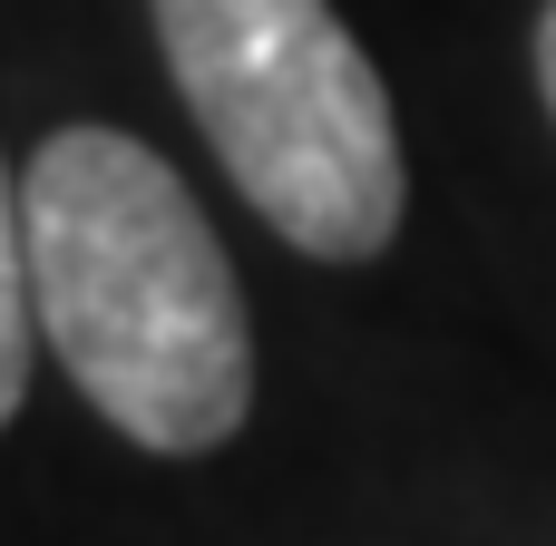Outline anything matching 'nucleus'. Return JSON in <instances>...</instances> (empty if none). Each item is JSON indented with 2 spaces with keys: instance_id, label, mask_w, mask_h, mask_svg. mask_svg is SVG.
<instances>
[{
  "instance_id": "f257e3e1",
  "label": "nucleus",
  "mask_w": 556,
  "mask_h": 546,
  "mask_svg": "<svg viewBox=\"0 0 556 546\" xmlns=\"http://www.w3.org/2000/svg\"><path fill=\"white\" fill-rule=\"evenodd\" d=\"M20 225L78 401L156 459L225 449L254 410V332L186 176L117 127H59L20 176Z\"/></svg>"
},
{
  "instance_id": "f03ea898",
  "label": "nucleus",
  "mask_w": 556,
  "mask_h": 546,
  "mask_svg": "<svg viewBox=\"0 0 556 546\" xmlns=\"http://www.w3.org/2000/svg\"><path fill=\"white\" fill-rule=\"evenodd\" d=\"M176 98L235 195L313 264H371L401 234V117L332 0H147Z\"/></svg>"
},
{
  "instance_id": "7ed1b4c3",
  "label": "nucleus",
  "mask_w": 556,
  "mask_h": 546,
  "mask_svg": "<svg viewBox=\"0 0 556 546\" xmlns=\"http://www.w3.org/2000/svg\"><path fill=\"white\" fill-rule=\"evenodd\" d=\"M29 322H39V293H29V225H20V195H10V166H0V420H10L20 391H29Z\"/></svg>"
},
{
  "instance_id": "20e7f679",
  "label": "nucleus",
  "mask_w": 556,
  "mask_h": 546,
  "mask_svg": "<svg viewBox=\"0 0 556 546\" xmlns=\"http://www.w3.org/2000/svg\"><path fill=\"white\" fill-rule=\"evenodd\" d=\"M538 98H547V117H556V0L538 10Z\"/></svg>"
}]
</instances>
